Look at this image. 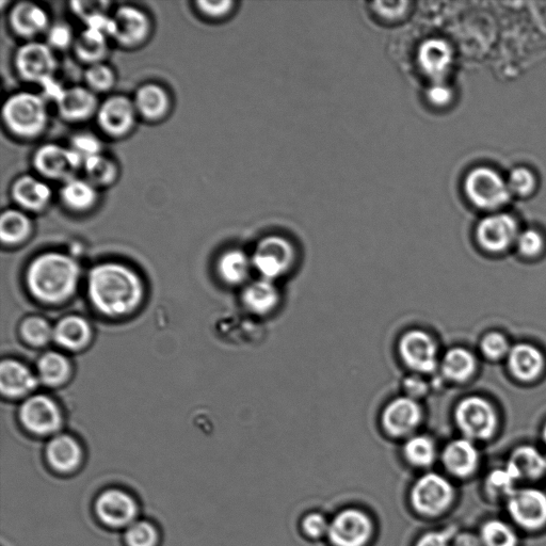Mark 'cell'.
<instances>
[{
    "instance_id": "cell-1",
    "label": "cell",
    "mask_w": 546,
    "mask_h": 546,
    "mask_svg": "<svg viewBox=\"0 0 546 546\" xmlns=\"http://www.w3.org/2000/svg\"><path fill=\"white\" fill-rule=\"evenodd\" d=\"M89 297L96 309L111 317L133 312L143 297V285L131 268L103 264L90 272Z\"/></svg>"
},
{
    "instance_id": "cell-2",
    "label": "cell",
    "mask_w": 546,
    "mask_h": 546,
    "mask_svg": "<svg viewBox=\"0 0 546 546\" xmlns=\"http://www.w3.org/2000/svg\"><path fill=\"white\" fill-rule=\"evenodd\" d=\"M78 265L69 256L46 253L28 268L27 284L32 295L48 303L68 299L78 283Z\"/></svg>"
},
{
    "instance_id": "cell-3",
    "label": "cell",
    "mask_w": 546,
    "mask_h": 546,
    "mask_svg": "<svg viewBox=\"0 0 546 546\" xmlns=\"http://www.w3.org/2000/svg\"><path fill=\"white\" fill-rule=\"evenodd\" d=\"M3 120L16 137L34 139L40 136L48 122V112L42 96L18 92L9 96L3 106Z\"/></svg>"
},
{
    "instance_id": "cell-4",
    "label": "cell",
    "mask_w": 546,
    "mask_h": 546,
    "mask_svg": "<svg viewBox=\"0 0 546 546\" xmlns=\"http://www.w3.org/2000/svg\"><path fill=\"white\" fill-rule=\"evenodd\" d=\"M455 421L465 439L488 441L499 429V414L488 399L480 396L464 398L455 410Z\"/></svg>"
},
{
    "instance_id": "cell-5",
    "label": "cell",
    "mask_w": 546,
    "mask_h": 546,
    "mask_svg": "<svg viewBox=\"0 0 546 546\" xmlns=\"http://www.w3.org/2000/svg\"><path fill=\"white\" fill-rule=\"evenodd\" d=\"M94 515L112 531H125L139 520L140 506L136 497L125 489L107 488L95 497Z\"/></svg>"
},
{
    "instance_id": "cell-6",
    "label": "cell",
    "mask_w": 546,
    "mask_h": 546,
    "mask_svg": "<svg viewBox=\"0 0 546 546\" xmlns=\"http://www.w3.org/2000/svg\"><path fill=\"white\" fill-rule=\"evenodd\" d=\"M54 52L46 43L29 41L15 53V70L25 82L43 87L55 79L58 63Z\"/></svg>"
},
{
    "instance_id": "cell-7",
    "label": "cell",
    "mask_w": 546,
    "mask_h": 546,
    "mask_svg": "<svg viewBox=\"0 0 546 546\" xmlns=\"http://www.w3.org/2000/svg\"><path fill=\"white\" fill-rule=\"evenodd\" d=\"M455 489L445 477L429 473L416 481L411 491V502L416 511L428 517L442 515L453 505Z\"/></svg>"
},
{
    "instance_id": "cell-8",
    "label": "cell",
    "mask_w": 546,
    "mask_h": 546,
    "mask_svg": "<svg viewBox=\"0 0 546 546\" xmlns=\"http://www.w3.org/2000/svg\"><path fill=\"white\" fill-rule=\"evenodd\" d=\"M32 164L43 179L66 183L76 178L84 159L70 147L47 143L36 151Z\"/></svg>"
},
{
    "instance_id": "cell-9",
    "label": "cell",
    "mask_w": 546,
    "mask_h": 546,
    "mask_svg": "<svg viewBox=\"0 0 546 546\" xmlns=\"http://www.w3.org/2000/svg\"><path fill=\"white\" fill-rule=\"evenodd\" d=\"M464 189L473 204L487 211L497 210L510 199L507 183L488 168L473 170L465 180Z\"/></svg>"
},
{
    "instance_id": "cell-10",
    "label": "cell",
    "mask_w": 546,
    "mask_h": 546,
    "mask_svg": "<svg viewBox=\"0 0 546 546\" xmlns=\"http://www.w3.org/2000/svg\"><path fill=\"white\" fill-rule=\"evenodd\" d=\"M510 518L526 532L546 526V493L536 488L517 489L507 500Z\"/></svg>"
},
{
    "instance_id": "cell-11",
    "label": "cell",
    "mask_w": 546,
    "mask_h": 546,
    "mask_svg": "<svg viewBox=\"0 0 546 546\" xmlns=\"http://www.w3.org/2000/svg\"><path fill=\"white\" fill-rule=\"evenodd\" d=\"M295 261V249L281 236L262 240L252 258V265L265 280L273 281L284 275Z\"/></svg>"
},
{
    "instance_id": "cell-12",
    "label": "cell",
    "mask_w": 546,
    "mask_h": 546,
    "mask_svg": "<svg viewBox=\"0 0 546 546\" xmlns=\"http://www.w3.org/2000/svg\"><path fill=\"white\" fill-rule=\"evenodd\" d=\"M134 101L125 95L109 96L100 104L96 120L101 130L108 136L122 138L130 134L137 120Z\"/></svg>"
},
{
    "instance_id": "cell-13",
    "label": "cell",
    "mask_w": 546,
    "mask_h": 546,
    "mask_svg": "<svg viewBox=\"0 0 546 546\" xmlns=\"http://www.w3.org/2000/svg\"><path fill=\"white\" fill-rule=\"evenodd\" d=\"M373 522L363 511L346 509L330 523L328 536L334 546H364L373 535Z\"/></svg>"
},
{
    "instance_id": "cell-14",
    "label": "cell",
    "mask_w": 546,
    "mask_h": 546,
    "mask_svg": "<svg viewBox=\"0 0 546 546\" xmlns=\"http://www.w3.org/2000/svg\"><path fill=\"white\" fill-rule=\"evenodd\" d=\"M400 356L413 371L431 373L438 366V346L424 331L406 333L399 344Z\"/></svg>"
},
{
    "instance_id": "cell-15",
    "label": "cell",
    "mask_w": 546,
    "mask_h": 546,
    "mask_svg": "<svg viewBox=\"0 0 546 546\" xmlns=\"http://www.w3.org/2000/svg\"><path fill=\"white\" fill-rule=\"evenodd\" d=\"M518 224L508 215H493L479 223L477 242L490 253H502L516 245L519 236Z\"/></svg>"
},
{
    "instance_id": "cell-16",
    "label": "cell",
    "mask_w": 546,
    "mask_h": 546,
    "mask_svg": "<svg viewBox=\"0 0 546 546\" xmlns=\"http://www.w3.org/2000/svg\"><path fill=\"white\" fill-rule=\"evenodd\" d=\"M112 39L124 47H136L150 35L151 23L146 12L132 6L120 7L114 15Z\"/></svg>"
},
{
    "instance_id": "cell-17",
    "label": "cell",
    "mask_w": 546,
    "mask_h": 546,
    "mask_svg": "<svg viewBox=\"0 0 546 546\" xmlns=\"http://www.w3.org/2000/svg\"><path fill=\"white\" fill-rule=\"evenodd\" d=\"M21 421L37 436H50L61 425V413L51 398L37 395L26 400L21 408Z\"/></svg>"
},
{
    "instance_id": "cell-18",
    "label": "cell",
    "mask_w": 546,
    "mask_h": 546,
    "mask_svg": "<svg viewBox=\"0 0 546 546\" xmlns=\"http://www.w3.org/2000/svg\"><path fill=\"white\" fill-rule=\"evenodd\" d=\"M59 116L69 122H83L96 116L98 96L87 87L63 88L55 101Z\"/></svg>"
},
{
    "instance_id": "cell-19",
    "label": "cell",
    "mask_w": 546,
    "mask_h": 546,
    "mask_svg": "<svg viewBox=\"0 0 546 546\" xmlns=\"http://www.w3.org/2000/svg\"><path fill=\"white\" fill-rule=\"evenodd\" d=\"M454 53L451 45L442 39L424 41L417 52V63L432 83L444 82L452 68Z\"/></svg>"
},
{
    "instance_id": "cell-20",
    "label": "cell",
    "mask_w": 546,
    "mask_h": 546,
    "mask_svg": "<svg viewBox=\"0 0 546 546\" xmlns=\"http://www.w3.org/2000/svg\"><path fill=\"white\" fill-rule=\"evenodd\" d=\"M48 467L57 474L71 475L82 468L84 451L77 440L68 435L54 437L46 446Z\"/></svg>"
},
{
    "instance_id": "cell-21",
    "label": "cell",
    "mask_w": 546,
    "mask_h": 546,
    "mask_svg": "<svg viewBox=\"0 0 546 546\" xmlns=\"http://www.w3.org/2000/svg\"><path fill=\"white\" fill-rule=\"evenodd\" d=\"M506 362L510 375L523 383L538 380L542 376L546 365L543 352L529 343L513 345Z\"/></svg>"
},
{
    "instance_id": "cell-22",
    "label": "cell",
    "mask_w": 546,
    "mask_h": 546,
    "mask_svg": "<svg viewBox=\"0 0 546 546\" xmlns=\"http://www.w3.org/2000/svg\"><path fill=\"white\" fill-rule=\"evenodd\" d=\"M422 420V409L410 397H399L385 408L382 415L383 427L393 437L409 435Z\"/></svg>"
},
{
    "instance_id": "cell-23",
    "label": "cell",
    "mask_w": 546,
    "mask_h": 546,
    "mask_svg": "<svg viewBox=\"0 0 546 546\" xmlns=\"http://www.w3.org/2000/svg\"><path fill=\"white\" fill-rule=\"evenodd\" d=\"M9 25L14 34L31 40L43 34L51 27L46 11L35 3L15 4L9 12Z\"/></svg>"
},
{
    "instance_id": "cell-24",
    "label": "cell",
    "mask_w": 546,
    "mask_h": 546,
    "mask_svg": "<svg viewBox=\"0 0 546 546\" xmlns=\"http://www.w3.org/2000/svg\"><path fill=\"white\" fill-rule=\"evenodd\" d=\"M442 460L449 473L465 479L477 472L480 465V453L473 441L463 438L445 447Z\"/></svg>"
},
{
    "instance_id": "cell-25",
    "label": "cell",
    "mask_w": 546,
    "mask_h": 546,
    "mask_svg": "<svg viewBox=\"0 0 546 546\" xmlns=\"http://www.w3.org/2000/svg\"><path fill=\"white\" fill-rule=\"evenodd\" d=\"M11 197L23 210L40 212L51 202L53 192L45 181L27 174L14 181Z\"/></svg>"
},
{
    "instance_id": "cell-26",
    "label": "cell",
    "mask_w": 546,
    "mask_h": 546,
    "mask_svg": "<svg viewBox=\"0 0 546 546\" xmlns=\"http://www.w3.org/2000/svg\"><path fill=\"white\" fill-rule=\"evenodd\" d=\"M505 468L517 481H536L546 474V456L534 446L522 445L510 454Z\"/></svg>"
},
{
    "instance_id": "cell-27",
    "label": "cell",
    "mask_w": 546,
    "mask_h": 546,
    "mask_svg": "<svg viewBox=\"0 0 546 546\" xmlns=\"http://www.w3.org/2000/svg\"><path fill=\"white\" fill-rule=\"evenodd\" d=\"M138 116L156 122L164 119L171 107L169 93L156 84L141 86L133 99Z\"/></svg>"
},
{
    "instance_id": "cell-28",
    "label": "cell",
    "mask_w": 546,
    "mask_h": 546,
    "mask_svg": "<svg viewBox=\"0 0 546 546\" xmlns=\"http://www.w3.org/2000/svg\"><path fill=\"white\" fill-rule=\"evenodd\" d=\"M38 380L20 362L5 360L0 366V390L9 397H21L37 388Z\"/></svg>"
},
{
    "instance_id": "cell-29",
    "label": "cell",
    "mask_w": 546,
    "mask_h": 546,
    "mask_svg": "<svg viewBox=\"0 0 546 546\" xmlns=\"http://www.w3.org/2000/svg\"><path fill=\"white\" fill-rule=\"evenodd\" d=\"M98 188L86 179L74 178L63 183L60 199L64 206L77 213L91 210L98 202Z\"/></svg>"
},
{
    "instance_id": "cell-30",
    "label": "cell",
    "mask_w": 546,
    "mask_h": 546,
    "mask_svg": "<svg viewBox=\"0 0 546 546\" xmlns=\"http://www.w3.org/2000/svg\"><path fill=\"white\" fill-rule=\"evenodd\" d=\"M108 39L103 32L86 28L75 39L74 53L78 60L88 64V67L101 63L108 53Z\"/></svg>"
},
{
    "instance_id": "cell-31",
    "label": "cell",
    "mask_w": 546,
    "mask_h": 546,
    "mask_svg": "<svg viewBox=\"0 0 546 546\" xmlns=\"http://www.w3.org/2000/svg\"><path fill=\"white\" fill-rule=\"evenodd\" d=\"M477 371V359L469 349L457 347L446 352L442 361L444 376L453 382L469 381Z\"/></svg>"
},
{
    "instance_id": "cell-32",
    "label": "cell",
    "mask_w": 546,
    "mask_h": 546,
    "mask_svg": "<svg viewBox=\"0 0 546 546\" xmlns=\"http://www.w3.org/2000/svg\"><path fill=\"white\" fill-rule=\"evenodd\" d=\"M91 329L87 321L78 316L63 318L54 330L56 342L67 349L83 348L90 340Z\"/></svg>"
},
{
    "instance_id": "cell-33",
    "label": "cell",
    "mask_w": 546,
    "mask_h": 546,
    "mask_svg": "<svg viewBox=\"0 0 546 546\" xmlns=\"http://www.w3.org/2000/svg\"><path fill=\"white\" fill-rule=\"evenodd\" d=\"M243 298L251 312L264 315L276 308L279 293L272 281L262 279L251 283L246 288Z\"/></svg>"
},
{
    "instance_id": "cell-34",
    "label": "cell",
    "mask_w": 546,
    "mask_h": 546,
    "mask_svg": "<svg viewBox=\"0 0 546 546\" xmlns=\"http://www.w3.org/2000/svg\"><path fill=\"white\" fill-rule=\"evenodd\" d=\"M252 261L240 250H230L221 255L218 262L219 275L229 284L243 283L249 276Z\"/></svg>"
},
{
    "instance_id": "cell-35",
    "label": "cell",
    "mask_w": 546,
    "mask_h": 546,
    "mask_svg": "<svg viewBox=\"0 0 546 546\" xmlns=\"http://www.w3.org/2000/svg\"><path fill=\"white\" fill-rule=\"evenodd\" d=\"M30 231V219L22 211L8 210L0 218V237H2L3 243L7 245L23 242Z\"/></svg>"
},
{
    "instance_id": "cell-36",
    "label": "cell",
    "mask_w": 546,
    "mask_h": 546,
    "mask_svg": "<svg viewBox=\"0 0 546 546\" xmlns=\"http://www.w3.org/2000/svg\"><path fill=\"white\" fill-rule=\"evenodd\" d=\"M86 180L96 188L108 186L118 178V166L109 157L99 154L85 160L83 167Z\"/></svg>"
},
{
    "instance_id": "cell-37",
    "label": "cell",
    "mask_w": 546,
    "mask_h": 546,
    "mask_svg": "<svg viewBox=\"0 0 546 546\" xmlns=\"http://www.w3.org/2000/svg\"><path fill=\"white\" fill-rule=\"evenodd\" d=\"M40 379L47 385H59L66 381L70 374V364L66 357L57 352H48L38 364Z\"/></svg>"
},
{
    "instance_id": "cell-38",
    "label": "cell",
    "mask_w": 546,
    "mask_h": 546,
    "mask_svg": "<svg viewBox=\"0 0 546 546\" xmlns=\"http://www.w3.org/2000/svg\"><path fill=\"white\" fill-rule=\"evenodd\" d=\"M479 538L483 546L519 545L517 533L501 520H489L481 525Z\"/></svg>"
},
{
    "instance_id": "cell-39",
    "label": "cell",
    "mask_w": 546,
    "mask_h": 546,
    "mask_svg": "<svg viewBox=\"0 0 546 546\" xmlns=\"http://www.w3.org/2000/svg\"><path fill=\"white\" fill-rule=\"evenodd\" d=\"M123 541L125 546H159L162 534L154 522L139 519L125 529Z\"/></svg>"
},
{
    "instance_id": "cell-40",
    "label": "cell",
    "mask_w": 546,
    "mask_h": 546,
    "mask_svg": "<svg viewBox=\"0 0 546 546\" xmlns=\"http://www.w3.org/2000/svg\"><path fill=\"white\" fill-rule=\"evenodd\" d=\"M517 480L512 477L506 468L495 469L485 480V493L490 501H506L515 492Z\"/></svg>"
},
{
    "instance_id": "cell-41",
    "label": "cell",
    "mask_w": 546,
    "mask_h": 546,
    "mask_svg": "<svg viewBox=\"0 0 546 546\" xmlns=\"http://www.w3.org/2000/svg\"><path fill=\"white\" fill-rule=\"evenodd\" d=\"M405 456L415 467L427 468L437 458V447L430 438L416 436L405 445Z\"/></svg>"
},
{
    "instance_id": "cell-42",
    "label": "cell",
    "mask_w": 546,
    "mask_h": 546,
    "mask_svg": "<svg viewBox=\"0 0 546 546\" xmlns=\"http://www.w3.org/2000/svg\"><path fill=\"white\" fill-rule=\"evenodd\" d=\"M85 82L87 88L95 94L104 93L111 90L116 83V75L107 64L101 62L88 67L85 73Z\"/></svg>"
},
{
    "instance_id": "cell-43",
    "label": "cell",
    "mask_w": 546,
    "mask_h": 546,
    "mask_svg": "<svg viewBox=\"0 0 546 546\" xmlns=\"http://www.w3.org/2000/svg\"><path fill=\"white\" fill-rule=\"evenodd\" d=\"M511 347L506 335L497 331L485 334L479 343L481 355L490 361L506 360Z\"/></svg>"
},
{
    "instance_id": "cell-44",
    "label": "cell",
    "mask_w": 546,
    "mask_h": 546,
    "mask_svg": "<svg viewBox=\"0 0 546 546\" xmlns=\"http://www.w3.org/2000/svg\"><path fill=\"white\" fill-rule=\"evenodd\" d=\"M25 340L35 346H42L50 342L54 331L46 320L40 317L28 318L22 326Z\"/></svg>"
},
{
    "instance_id": "cell-45",
    "label": "cell",
    "mask_w": 546,
    "mask_h": 546,
    "mask_svg": "<svg viewBox=\"0 0 546 546\" xmlns=\"http://www.w3.org/2000/svg\"><path fill=\"white\" fill-rule=\"evenodd\" d=\"M70 148L82 157L85 162L90 157L102 154L103 144L95 135L89 132H82L75 134L71 138Z\"/></svg>"
},
{
    "instance_id": "cell-46",
    "label": "cell",
    "mask_w": 546,
    "mask_h": 546,
    "mask_svg": "<svg viewBox=\"0 0 546 546\" xmlns=\"http://www.w3.org/2000/svg\"><path fill=\"white\" fill-rule=\"evenodd\" d=\"M74 32L69 24L56 23L46 31V44L56 51L67 50L75 42Z\"/></svg>"
},
{
    "instance_id": "cell-47",
    "label": "cell",
    "mask_w": 546,
    "mask_h": 546,
    "mask_svg": "<svg viewBox=\"0 0 546 546\" xmlns=\"http://www.w3.org/2000/svg\"><path fill=\"white\" fill-rule=\"evenodd\" d=\"M518 252L526 259H534L544 250V239L535 230H527L519 234L516 242Z\"/></svg>"
},
{
    "instance_id": "cell-48",
    "label": "cell",
    "mask_w": 546,
    "mask_h": 546,
    "mask_svg": "<svg viewBox=\"0 0 546 546\" xmlns=\"http://www.w3.org/2000/svg\"><path fill=\"white\" fill-rule=\"evenodd\" d=\"M507 185L510 192L524 197L532 194L536 187V179L531 171L519 168L511 172Z\"/></svg>"
},
{
    "instance_id": "cell-49",
    "label": "cell",
    "mask_w": 546,
    "mask_h": 546,
    "mask_svg": "<svg viewBox=\"0 0 546 546\" xmlns=\"http://www.w3.org/2000/svg\"><path fill=\"white\" fill-rule=\"evenodd\" d=\"M198 11L207 19L219 20L226 18L234 7L233 2L229 0H222V2H208V0H201L196 3Z\"/></svg>"
},
{
    "instance_id": "cell-50",
    "label": "cell",
    "mask_w": 546,
    "mask_h": 546,
    "mask_svg": "<svg viewBox=\"0 0 546 546\" xmlns=\"http://www.w3.org/2000/svg\"><path fill=\"white\" fill-rule=\"evenodd\" d=\"M72 11L80 20L87 23L95 16L105 14L108 11L107 2H73L70 4Z\"/></svg>"
},
{
    "instance_id": "cell-51",
    "label": "cell",
    "mask_w": 546,
    "mask_h": 546,
    "mask_svg": "<svg viewBox=\"0 0 546 546\" xmlns=\"http://www.w3.org/2000/svg\"><path fill=\"white\" fill-rule=\"evenodd\" d=\"M408 6L407 2H378L374 4V10L382 19L394 22L404 18Z\"/></svg>"
},
{
    "instance_id": "cell-52",
    "label": "cell",
    "mask_w": 546,
    "mask_h": 546,
    "mask_svg": "<svg viewBox=\"0 0 546 546\" xmlns=\"http://www.w3.org/2000/svg\"><path fill=\"white\" fill-rule=\"evenodd\" d=\"M456 535V526H451L440 532H430L425 534L419 541H417L416 546H452Z\"/></svg>"
},
{
    "instance_id": "cell-53",
    "label": "cell",
    "mask_w": 546,
    "mask_h": 546,
    "mask_svg": "<svg viewBox=\"0 0 546 546\" xmlns=\"http://www.w3.org/2000/svg\"><path fill=\"white\" fill-rule=\"evenodd\" d=\"M329 526L327 519L320 513H310L302 521L304 533L311 538H319L328 534Z\"/></svg>"
},
{
    "instance_id": "cell-54",
    "label": "cell",
    "mask_w": 546,
    "mask_h": 546,
    "mask_svg": "<svg viewBox=\"0 0 546 546\" xmlns=\"http://www.w3.org/2000/svg\"><path fill=\"white\" fill-rule=\"evenodd\" d=\"M427 100L435 107H445L451 104L453 100L452 89L449 88L444 82L432 83L427 90Z\"/></svg>"
},
{
    "instance_id": "cell-55",
    "label": "cell",
    "mask_w": 546,
    "mask_h": 546,
    "mask_svg": "<svg viewBox=\"0 0 546 546\" xmlns=\"http://www.w3.org/2000/svg\"><path fill=\"white\" fill-rule=\"evenodd\" d=\"M452 546H483V543L479 536L464 532L455 536Z\"/></svg>"
},
{
    "instance_id": "cell-56",
    "label": "cell",
    "mask_w": 546,
    "mask_h": 546,
    "mask_svg": "<svg viewBox=\"0 0 546 546\" xmlns=\"http://www.w3.org/2000/svg\"><path fill=\"white\" fill-rule=\"evenodd\" d=\"M542 441L546 447V423L544 424L543 428H542Z\"/></svg>"
}]
</instances>
